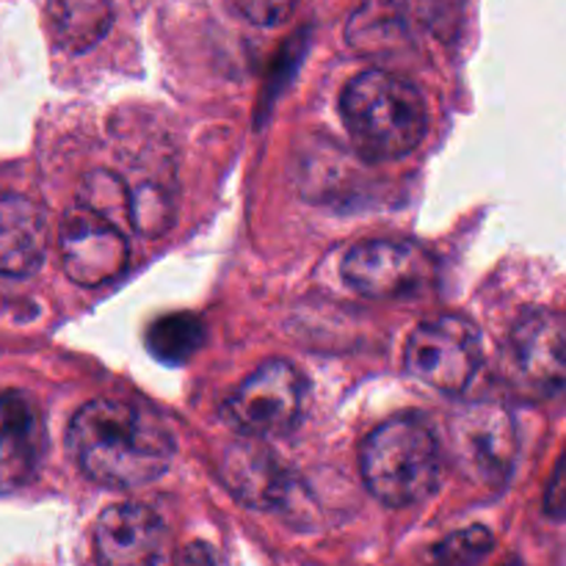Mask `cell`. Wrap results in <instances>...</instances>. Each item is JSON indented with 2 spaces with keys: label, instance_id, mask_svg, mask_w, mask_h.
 I'll list each match as a JSON object with an SVG mask.
<instances>
[{
  "label": "cell",
  "instance_id": "e0dca14e",
  "mask_svg": "<svg viewBox=\"0 0 566 566\" xmlns=\"http://www.w3.org/2000/svg\"><path fill=\"white\" fill-rule=\"evenodd\" d=\"M130 205H133V230L142 235L155 238L164 235L171 227V216H175V199H171L169 188H164L155 180H142L130 186Z\"/></svg>",
  "mask_w": 566,
  "mask_h": 566
},
{
  "label": "cell",
  "instance_id": "7a4b0ae2",
  "mask_svg": "<svg viewBox=\"0 0 566 566\" xmlns=\"http://www.w3.org/2000/svg\"><path fill=\"white\" fill-rule=\"evenodd\" d=\"M340 116L357 153L368 160H392L412 153L429 127V108L409 77L392 70L359 72L340 94Z\"/></svg>",
  "mask_w": 566,
  "mask_h": 566
},
{
  "label": "cell",
  "instance_id": "3957f363",
  "mask_svg": "<svg viewBox=\"0 0 566 566\" xmlns=\"http://www.w3.org/2000/svg\"><path fill=\"white\" fill-rule=\"evenodd\" d=\"M359 470L370 495L385 506H418L429 501L440 484V442L420 415H392L365 437Z\"/></svg>",
  "mask_w": 566,
  "mask_h": 566
},
{
  "label": "cell",
  "instance_id": "6da1fadb",
  "mask_svg": "<svg viewBox=\"0 0 566 566\" xmlns=\"http://www.w3.org/2000/svg\"><path fill=\"white\" fill-rule=\"evenodd\" d=\"M66 442L77 468L94 484L138 490L153 484L175 459V440L149 407L97 398L72 415Z\"/></svg>",
  "mask_w": 566,
  "mask_h": 566
},
{
  "label": "cell",
  "instance_id": "5bb4252c",
  "mask_svg": "<svg viewBox=\"0 0 566 566\" xmlns=\"http://www.w3.org/2000/svg\"><path fill=\"white\" fill-rule=\"evenodd\" d=\"M409 6L368 3L352 14L346 36L365 55H387L409 42Z\"/></svg>",
  "mask_w": 566,
  "mask_h": 566
},
{
  "label": "cell",
  "instance_id": "5b68a950",
  "mask_svg": "<svg viewBox=\"0 0 566 566\" xmlns=\"http://www.w3.org/2000/svg\"><path fill=\"white\" fill-rule=\"evenodd\" d=\"M484 359L479 326L457 313L437 315L415 326L403 348V368L412 379L440 392H459L473 385Z\"/></svg>",
  "mask_w": 566,
  "mask_h": 566
},
{
  "label": "cell",
  "instance_id": "ac0fdd59",
  "mask_svg": "<svg viewBox=\"0 0 566 566\" xmlns=\"http://www.w3.org/2000/svg\"><path fill=\"white\" fill-rule=\"evenodd\" d=\"M199 326L197 318L191 315H171L164 318L160 324L153 326L149 332V348L164 359H186L193 348L199 346Z\"/></svg>",
  "mask_w": 566,
  "mask_h": 566
},
{
  "label": "cell",
  "instance_id": "d6986e66",
  "mask_svg": "<svg viewBox=\"0 0 566 566\" xmlns=\"http://www.w3.org/2000/svg\"><path fill=\"white\" fill-rule=\"evenodd\" d=\"M492 536L484 528H470L442 542L434 556V566H475L490 553Z\"/></svg>",
  "mask_w": 566,
  "mask_h": 566
},
{
  "label": "cell",
  "instance_id": "8fae6325",
  "mask_svg": "<svg viewBox=\"0 0 566 566\" xmlns=\"http://www.w3.org/2000/svg\"><path fill=\"white\" fill-rule=\"evenodd\" d=\"M221 479L232 495L247 506L269 512H291L298 506V484L287 470L271 457L269 448L254 440H241L227 448L221 459Z\"/></svg>",
  "mask_w": 566,
  "mask_h": 566
},
{
  "label": "cell",
  "instance_id": "ba28073f",
  "mask_svg": "<svg viewBox=\"0 0 566 566\" xmlns=\"http://www.w3.org/2000/svg\"><path fill=\"white\" fill-rule=\"evenodd\" d=\"M59 247L66 276L81 287H103L116 282L130 263L125 230L77 202L64 216Z\"/></svg>",
  "mask_w": 566,
  "mask_h": 566
},
{
  "label": "cell",
  "instance_id": "2e32d148",
  "mask_svg": "<svg viewBox=\"0 0 566 566\" xmlns=\"http://www.w3.org/2000/svg\"><path fill=\"white\" fill-rule=\"evenodd\" d=\"M77 205L92 213L103 216L111 224L122 230H133V205L130 186L108 169H94L83 177L77 188Z\"/></svg>",
  "mask_w": 566,
  "mask_h": 566
},
{
  "label": "cell",
  "instance_id": "4fadbf2b",
  "mask_svg": "<svg viewBox=\"0 0 566 566\" xmlns=\"http://www.w3.org/2000/svg\"><path fill=\"white\" fill-rule=\"evenodd\" d=\"M44 451V426L36 403L20 390L3 396V486L25 484Z\"/></svg>",
  "mask_w": 566,
  "mask_h": 566
},
{
  "label": "cell",
  "instance_id": "9c48e42d",
  "mask_svg": "<svg viewBox=\"0 0 566 566\" xmlns=\"http://www.w3.org/2000/svg\"><path fill=\"white\" fill-rule=\"evenodd\" d=\"M97 566H175L164 520L142 503H114L94 523Z\"/></svg>",
  "mask_w": 566,
  "mask_h": 566
},
{
  "label": "cell",
  "instance_id": "7c38bea8",
  "mask_svg": "<svg viewBox=\"0 0 566 566\" xmlns=\"http://www.w3.org/2000/svg\"><path fill=\"white\" fill-rule=\"evenodd\" d=\"M48 249V219L42 208L20 193L0 202V269L6 276H31Z\"/></svg>",
  "mask_w": 566,
  "mask_h": 566
},
{
  "label": "cell",
  "instance_id": "277c9868",
  "mask_svg": "<svg viewBox=\"0 0 566 566\" xmlns=\"http://www.w3.org/2000/svg\"><path fill=\"white\" fill-rule=\"evenodd\" d=\"M304 396L302 370L287 359H269L227 396L221 418L243 440H271L296 429Z\"/></svg>",
  "mask_w": 566,
  "mask_h": 566
},
{
  "label": "cell",
  "instance_id": "8992f818",
  "mask_svg": "<svg viewBox=\"0 0 566 566\" xmlns=\"http://www.w3.org/2000/svg\"><path fill=\"white\" fill-rule=\"evenodd\" d=\"M509 385L531 401L566 398V324L547 310H528L509 332L501 352Z\"/></svg>",
  "mask_w": 566,
  "mask_h": 566
},
{
  "label": "cell",
  "instance_id": "52a82bcc",
  "mask_svg": "<svg viewBox=\"0 0 566 566\" xmlns=\"http://www.w3.org/2000/svg\"><path fill=\"white\" fill-rule=\"evenodd\" d=\"M453 451L464 473L481 486L501 490L517 457L514 420L501 403H468L453 418Z\"/></svg>",
  "mask_w": 566,
  "mask_h": 566
},
{
  "label": "cell",
  "instance_id": "30bf717a",
  "mask_svg": "<svg viewBox=\"0 0 566 566\" xmlns=\"http://www.w3.org/2000/svg\"><path fill=\"white\" fill-rule=\"evenodd\" d=\"M429 269V260L415 243L363 241L346 252L340 276L357 296L401 298L420 291Z\"/></svg>",
  "mask_w": 566,
  "mask_h": 566
},
{
  "label": "cell",
  "instance_id": "ffe728a7",
  "mask_svg": "<svg viewBox=\"0 0 566 566\" xmlns=\"http://www.w3.org/2000/svg\"><path fill=\"white\" fill-rule=\"evenodd\" d=\"M232 11H238L241 17H247L254 25H280L287 14L293 11V6L287 3H235Z\"/></svg>",
  "mask_w": 566,
  "mask_h": 566
},
{
  "label": "cell",
  "instance_id": "9a60e30c",
  "mask_svg": "<svg viewBox=\"0 0 566 566\" xmlns=\"http://www.w3.org/2000/svg\"><path fill=\"white\" fill-rule=\"evenodd\" d=\"M114 9L105 3H53L48 6V25L59 48L83 53L105 36Z\"/></svg>",
  "mask_w": 566,
  "mask_h": 566
}]
</instances>
